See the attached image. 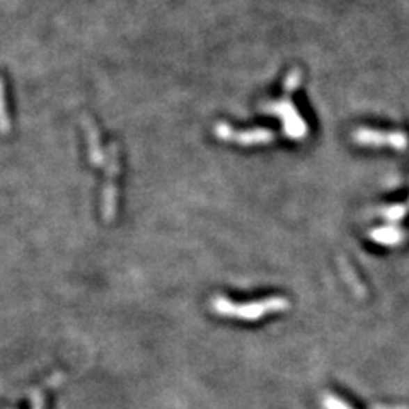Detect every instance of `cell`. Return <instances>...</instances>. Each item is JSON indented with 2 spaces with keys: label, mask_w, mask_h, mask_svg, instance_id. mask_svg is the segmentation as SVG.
Instances as JSON below:
<instances>
[{
  "label": "cell",
  "mask_w": 409,
  "mask_h": 409,
  "mask_svg": "<svg viewBox=\"0 0 409 409\" xmlns=\"http://www.w3.org/2000/svg\"><path fill=\"white\" fill-rule=\"evenodd\" d=\"M263 111L268 115L276 116L282 121L283 134L289 138L295 140V142H302L309 135V127H307V121L302 118V115L298 113V109L295 108V104L291 102L290 96H287L280 101L273 102H264Z\"/></svg>",
  "instance_id": "obj_1"
},
{
  "label": "cell",
  "mask_w": 409,
  "mask_h": 409,
  "mask_svg": "<svg viewBox=\"0 0 409 409\" xmlns=\"http://www.w3.org/2000/svg\"><path fill=\"white\" fill-rule=\"evenodd\" d=\"M351 140L360 147H389L392 150H406L409 147V138L404 131H385V130H374V128L360 127L351 131Z\"/></svg>",
  "instance_id": "obj_2"
},
{
  "label": "cell",
  "mask_w": 409,
  "mask_h": 409,
  "mask_svg": "<svg viewBox=\"0 0 409 409\" xmlns=\"http://www.w3.org/2000/svg\"><path fill=\"white\" fill-rule=\"evenodd\" d=\"M214 134L223 142L237 143V145H266L275 140V134L268 128H252V130H236L227 123H217L214 127Z\"/></svg>",
  "instance_id": "obj_3"
},
{
  "label": "cell",
  "mask_w": 409,
  "mask_h": 409,
  "mask_svg": "<svg viewBox=\"0 0 409 409\" xmlns=\"http://www.w3.org/2000/svg\"><path fill=\"white\" fill-rule=\"evenodd\" d=\"M302 84V70L300 68H294V70H290V74L285 77V82H283V93L287 94V96H290L291 93H295V90L298 89Z\"/></svg>",
  "instance_id": "obj_4"
},
{
  "label": "cell",
  "mask_w": 409,
  "mask_h": 409,
  "mask_svg": "<svg viewBox=\"0 0 409 409\" xmlns=\"http://www.w3.org/2000/svg\"><path fill=\"white\" fill-rule=\"evenodd\" d=\"M372 237L375 241L378 242H397L399 241V230L396 229H380V230H375L372 234Z\"/></svg>",
  "instance_id": "obj_5"
},
{
  "label": "cell",
  "mask_w": 409,
  "mask_h": 409,
  "mask_svg": "<svg viewBox=\"0 0 409 409\" xmlns=\"http://www.w3.org/2000/svg\"><path fill=\"white\" fill-rule=\"evenodd\" d=\"M408 211L406 207H401V205H394V207L385 208L382 214L389 218V220H399V218L404 217V214Z\"/></svg>",
  "instance_id": "obj_6"
}]
</instances>
